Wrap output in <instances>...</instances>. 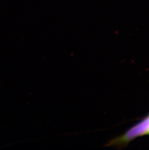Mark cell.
I'll return each instance as SVG.
<instances>
[{"label":"cell","mask_w":149,"mask_h":150,"mask_svg":"<svg viewBox=\"0 0 149 150\" xmlns=\"http://www.w3.org/2000/svg\"><path fill=\"white\" fill-rule=\"evenodd\" d=\"M145 135H149V114L124 133L108 142L107 146L124 148L135 139Z\"/></svg>","instance_id":"cell-1"}]
</instances>
